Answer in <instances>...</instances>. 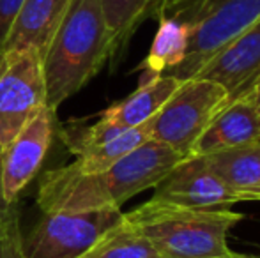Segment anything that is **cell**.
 <instances>
[{
	"instance_id": "ac0fdd59",
	"label": "cell",
	"mask_w": 260,
	"mask_h": 258,
	"mask_svg": "<svg viewBox=\"0 0 260 258\" xmlns=\"http://www.w3.org/2000/svg\"><path fill=\"white\" fill-rule=\"evenodd\" d=\"M154 246L126 219L87 253V258H156Z\"/></svg>"
},
{
	"instance_id": "d6986e66",
	"label": "cell",
	"mask_w": 260,
	"mask_h": 258,
	"mask_svg": "<svg viewBox=\"0 0 260 258\" xmlns=\"http://www.w3.org/2000/svg\"><path fill=\"white\" fill-rule=\"evenodd\" d=\"M0 258H25L23 237L20 234L16 214L0 219Z\"/></svg>"
},
{
	"instance_id": "8992f818",
	"label": "cell",
	"mask_w": 260,
	"mask_h": 258,
	"mask_svg": "<svg viewBox=\"0 0 260 258\" xmlns=\"http://www.w3.org/2000/svg\"><path fill=\"white\" fill-rule=\"evenodd\" d=\"M124 221L120 209L43 212L23 239L25 258H78Z\"/></svg>"
},
{
	"instance_id": "ba28073f",
	"label": "cell",
	"mask_w": 260,
	"mask_h": 258,
	"mask_svg": "<svg viewBox=\"0 0 260 258\" xmlns=\"http://www.w3.org/2000/svg\"><path fill=\"white\" fill-rule=\"evenodd\" d=\"M60 136L75 156L73 168L80 173H96L151 140V122L137 128H120L100 117L94 124L64 128Z\"/></svg>"
},
{
	"instance_id": "cb8c5ba5",
	"label": "cell",
	"mask_w": 260,
	"mask_h": 258,
	"mask_svg": "<svg viewBox=\"0 0 260 258\" xmlns=\"http://www.w3.org/2000/svg\"><path fill=\"white\" fill-rule=\"evenodd\" d=\"M78 258H87V253H85V255H83V256H78Z\"/></svg>"
},
{
	"instance_id": "2e32d148",
	"label": "cell",
	"mask_w": 260,
	"mask_h": 258,
	"mask_svg": "<svg viewBox=\"0 0 260 258\" xmlns=\"http://www.w3.org/2000/svg\"><path fill=\"white\" fill-rule=\"evenodd\" d=\"M157 20L159 25L152 39L151 50L140 65L144 76L165 75L181 64L188 52V27L175 18L159 16Z\"/></svg>"
},
{
	"instance_id": "277c9868",
	"label": "cell",
	"mask_w": 260,
	"mask_h": 258,
	"mask_svg": "<svg viewBox=\"0 0 260 258\" xmlns=\"http://www.w3.org/2000/svg\"><path fill=\"white\" fill-rule=\"evenodd\" d=\"M182 21L189 30L188 52L165 75L188 80L199 75L216 53L260 18V0H159L156 18Z\"/></svg>"
},
{
	"instance_id": "603a6c76",
	"label": "cell",
	"mask_w": 260,
	"mask_h": 258,
	"mask_svg": "<svg viewBox=\"0 0 260 258\" xmlns=\"http://www.w3.org/2000/svg\"><path fill=\"white\" fill-rule=\"evenodd\" d=\"M209 258H257V256H248V255H241V253H234V251H229V253H226V255L209 256Z\"/></svg>"
},
{
	"instance_id": "4fadbf2b",
	"label": "cell",
	"mask_w": 260,
	"mask_h": 258,
	"mask_svg": "<svg viewBox=\"0 0 260 258\" xmlns=\"http://www.w3.org/2000/svg\"><path fill=\"white\" fill-rule=\"evenodd\" d=\"M71 2L73 0H25L4 50L34 46L43 55Z\"/></svg>"
},
{
	"instance_id": "8fae6325",
	"label": "cell",
	"mask_w": 260,
	"mask_h": 258,
	"mask_svg": "<svg viewBox=\"0 0 260 258\" xmlns=\"http://www.w3.org/2000/svg\"><path fill=\"white\" fill-rule=\"evenodd\" d=\"M197 76L219 83L230 101L244 96L260 76V18L216 53Z\"/></svg>"
},
{
	"instance_id": "7c38bea8",
	"label": "cell",
	"mask_w": 260,
	"mask_h": 258,
	"mask_svg": "<svg viewBox=\"0 0 260 258\" xmlns=\"http://www.w3.org/2000/svg\"><path fill=\"white\" fill-rule=\"evenodd\" d=\"M255 141H260L257 112L251 96L244 94L229 101L214 115L193 147L191 156H206L216 151L241 147Z\"/></svg>"
},
{
	"instance_id": "ffe728a7",
	"label": "cell",
	"mask_w": 260,
	"mask_h": 258,
	"mask_svg": "<svg viewBox=\"0 0 260 258\" xmlns=\"http://www.w3.org/2000/svg\"><path fill=\"white\" fill-rule=\"evenodd\" d=\"M25 0H0V53L11 34L14 21L23 7Z\"/></svg>"
},
{
	"instance_id": "7a4b0ae2",
	"label": "cell",
	"mask_w": 260,
	"mask_h": 258,
	"mask_svg": "<svg viewBox=\"0 0 260 258\" xmlns=\"http://www.w3.org/2000/svg\"><path fill=\"white\" fill-rule=\"evenodd\" d=\"M113 43L100 0H73L62 23L43 53L46 106L57 112L78 94L106 60Z\"/></svg>"
},
{
	"instance_id": "484cf974",
	"label": "cell",
	"mask_w": 260,
	"mask_h": 258,
	"mask_svg": "<svg viewBox=\"0 0 260 258\" xmlns=\"http://www.w3.org/2000/svg\"><path fill=\"white\" fill-rule=\"evenodd\" d=\"M157 4H159V2H157Z\"/></svg>"
},
{
	"instance_id": "e0dca14e",
	"label": "cell",
	"mask_w": 260,
	"mask_h": 258,
	"mask_svg": "<svg viewBox=\"0 0 260 258\" xmlns=\"http://www.w3.org/2000/svg\"><path fill=\"white\" fill-rule=\"evenodd\" d=\"M103 9L106 27L112 35L113 57L124 50L138 25L149 18L156 16L159 0H100Z\"/></svg>"
},
{
	"instance_id": "5bb4252c",
	"label": "cell",
	"mask_w": 260,
	"mask_h": 258,
	"mask_svg": "<svg viewBox=\"0 0 260 258\" xmlns=\"http://www.w3.org/2000/svg\"><path fill=\"white\" fill-rule=\"evenodd\" d=\"M179 83L181 80L170 75L142 76L138 89L126 99L106 108L101 117L120 128H137L147 124L175 92Z\"/></svg>"
},
{
	"instance_id": "52a82bcc",
	"label": "cell",
	"mask_w": 260,
	"mask_h": 258,
	"mask_svg": "<svg viewBox=\"0 0 260 258\" xmlns=\"http://www.w3.org/2000/svg\"><path fill=\"white\" fill-rule=\"evenodd\" d=\"M45 106L41 52L34 46L4 50L0 53V151Z\"/></svg>"
},
{
	"instance_id": "6da1fadb",
	"label": "cell",
	"mask_w": 260,
	"mask_h": 258,
	"mask_svg": "<svg viewBox=\"0 0 260 258\" xmlns=\"http://www.w3.org/2000/svg\"><path fill=\"white\" fill-rule=\"evenodd\" d=\"M182 158L168 145L147 140L96 173H80L71 163L57 166L39 180L38 205L43 212L120 209L133 196L152 190Z\"/></svg>"
},
{
	"instance_id": "9a60e30c",
	"label": "cell",
	"mask_w": 260,
	"mask_h": 258,
	"mask_svg": "<svg viewBox=\"0 0 260 258\" xmlns=\"http://www.w3.org/2000/svg\"><path fill=\"white\" fill-rule=\"evenodd\" d=\"M204 159L212 173L244 202H260V141L211 152Z\"/></svg>"
},
{
	"instance_id": "5b68a950",
	"label": "cell",
	"mask_w": 260,
	"mask_h": 258,
	"mask_svg": "<svg viewBox=\"0 0 260 258\" xmlns=\"http://www.w3.org/2000/svg\"><path fill=\"white\" fill-rule=\"evenodd\" d=\"M229 101V92L212 80H182L151 121V140L168 145L184 158L191 156L209 122Z\"/></svg>"
},
{
	"instance_id": "3957f363",
	"label": "cell",
	"mask_w": 260,
	"mask_h": 258,
	"mask_svg": "<svg viewBox=\"0 0 260 258\" xmlns=\"http://www.w3.org/2000/svg\"><path fill=\"white\" fill-rule=\"evenodd\" d=\"M243 217L241 212L230 209H188L156 200H147L137 209L124 212V219L165 258L226 255L230 251L226 235Z\"/></svg>"
},
{
	"instance_id": "7402d4cb",
	"label": "cell",
	"mask_w": 260,
	"mask_h": 258,
	"mask_svg": "<svg viewBox=\"0 0 260 258\" xmlns=\"http://www.w3.org/2000/svg\"><path fill=\"white\" fill-rule=\"evenodd\" d=\"M2 152V151H0ZM16 210H14V205H9V203L4 200V195H2V186H0V219H7V217L14 216Z\"/></svg>"
},
{
	"instance_id": "d4e9b609",
	"label": "cell",
	"mask_w": 260,
	"mask_h": 258,
	"mask_svg": "<svg viewBox=\"0 0 260 258\" xmlns=\"http://www.w3.org/2000/svg\"><path fill=\"white\" fill-rule=\"evenodd\" d=\"M156 258H165V256H156Z\"/></svg>"
},
{
	"instance_id": "9c48e42d",
	"label": "cell",
	"mask_w": 260,
	"mask_h": 258,
	"mask_svg": "<svg viewBox=\"0 0 260 258\" xmlns=\"http://www.w3.org/2000/svg\"><path fill=\"white\" fill-rule=\"evenodd\" d=\"M55 112L41 108L0 152V186L9 205L36 179L53 141Z\"/></svg>"
},
{
	"instance_id": "30bf717a",
	"label": "cell",
	"mask_w": 260,
	"mask_h": 258,
	"mask_svg": "<svg viewBox=\"0 0 260 258\" xmlns=\"http://www.w3.org/2000/svg\"><path fill=\"white\" fill-rule=\"evenodd\" d=\"M151 200L188 209H230L244 202L241 195L226 188L207 166L204 156L182 158L154 188Z\"/></svg>"
},
{
	"instance_id": "44dd1931",
	"label": "cell",
	"mask_w": 260,
	"mask_h": 258,
	"mask_svg": "<svg viewBox=\"0 0 260 258\" xmlns=\"http://www.w3.org/2000/svg\"><path fill=\"white\" fill-rule=\"evenodd\" d=\"M246 94H250L251 99H253V106L257 112V119H258V126H260V76L255 80V83L251 85V89Z\"/></svg>"
}]
</instances>
